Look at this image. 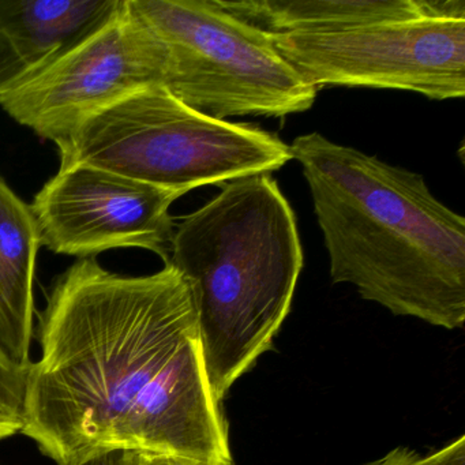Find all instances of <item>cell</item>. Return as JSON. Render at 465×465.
<instances>
[{
  "mask_svg": "<svg viewBox=\"0 0 465 465\" xmlns=\"http://www.w3.org/2000/svg\"><path fill=\"white\" fill-rule=\"evenodd\" d=\"M21 432L58 465L105 449L232 465L186 280L122 276L94 258L56 279L40 315Z\"/></svg>",
  "mask_w": 465,
  "mask_h": 465,
  "instance_id": "cell-1",
  "label": "cell"
},
{
  "mask_svg": "<svg viewBox=\"0 0 465 465\" xmlns=\"http://www.w3.org/2000/svg\"><path fill=\"white\" fill-rule=\"evenodd\" d=\"M31 74L9 40L0 34V96Z\"/></svg>",
  "mask_w": 465,
  "mask_h": 465,
  "instance_id": "cell-14",
  "label": "cell"
},
{
  "mask_svg": "<svg viewBox=\"0 0 465 465\" xmlns=\"http://www.w3.org/2000/svg\"><path fill=\"white\" fill-rule=\"evenodd\" d=\"M181 193L84 164H61L31 208L42 246L55 254L94 258L138 247L170 258L175 222L170 208Z\"/></svg>",
  "mask_w": 465,
  "mask_h": 465,
  "instance_id": "cell-8",
  "label": "cell"
},
{
  "mask_svg": "<svg viewBox=\"0 0 465 465\" xmlns=\"http://www.w3.org/2000/svg\"><path fill=\"white\" fill-rule=\"evenodd\" d=\"M361 465H465V435H460L445 448L429 454L396 448L381 459Z\"/></svg>",
  "mask_w": 465,
  "mask_h": 465,
  "instance_id": "cell-13",
  "label": "cell"
},
{
  "mask_svg": "<svg viewBox=\"0 0 465 465\" xmlns=\"http://www.w3.org/2000/svg\"><path fill=\"white\" fill-rule=\"evenodd\" d=\"M222 9L272 35H322L421 17L465 20L462 0H216Z\"/></svg>",
  "mask_w": 465,
  "mask_h": 465,
  "instance_id": "cell-9",
  "label": "cell"
},
{
  "mask_svg": "<svg viewBox=\"0 0 465 465\" xmlns=\"http://www.w3.org/2000/svg\"><path fill=\"white\" fill-rule=\"evenodd\" d=\"M124 0H0V34L32 73L102 28Z\"/></svg>",
  "mask_w": 465,
  "mask_h": 465,
  "instance_id": "cell-11",
  "label": "cell"
},
{
  "mask_svg": "<svg viewBox=\"0 0 465 465\" xmlns=\"http://www.w3.org/2000/svg\"><path fill=\"white\" fill-rule=\"evenodd\" d=\"M133 465H208L190 457L160 451H134Z\"/></svg>",
  "mask_w": 465,
  "mask_h": 465,
  "instance_id": "cell-16",
  "label": "cell"
},
{
  "mask_svg": "<svg viewBox=\"0 0 465 465\" xmlns=\"http://www.w3.org/2000/svg\"><path fill=\"white\" fill-rule=\"evenodd\" d=\"M280 55L315 89L366 86L465 96V20L421 17L322 35H272Z\"/></svg>",
  "mask_w": 465,
  "mask_h": 465,
  "instance_id": "cell-7",
  "label": "cell"
},
{
  "mask_svg": "<svg viewBox=\"0 0 465 465\" xmlns=\"http://www.w3.org/2000/svg\"><path fill=\"white\" fill-rule=\"evenodd\" d=\"M164 43L124 0L94 35L0 96V105L43 140L61 145L86 121L137 92L164 86Z\"/></svg>",
  "mask_w": 465,
  "mask_h": 465,
  "instance_id": "cell-6",
  "label": "cell"
},
{
  "mask_svg": "<svg viewBox=\"0 0 465 465\" xmlns=\"http://www.w3.org/2000/svg\"><path fill=\"white\" fill-rule=\"evenodd\" d=\"M309 184L331 282L440 328L465 322V219L423 176L320 133L290 145Z\"/></svg>",
  "mask_w": 465,
  "mask_h": 465,
  "instance_id": "cell-2",
  "label": "cell"
},
{
  "mask_svg": "<svg viewBox=\"0 0 465 465\" xmlns=\"http://www.w3.org/2000/svg\"><path fill=\"white\" fill-rule=\"evenodd\" d=\"M168 51L164 88L193 110L284 118L310 110L317 89L274 48L271 34L216 0H127Z\"/></svg>",
  "mask_w": 465,
  "mask_h": 465,
  "instance_id": "cell-5",
  "label": "cell"
},
{
  "mask_svg": "<svg viewBox=\"0 0 465 465\" xmlns=\"http://www.w3.org/2000/svg\"><path fill=\"white\" fill-rule=\"evenodd\" d=\"M42 246L31 205L0 176V351L29 369L34 337L35 277Z\"/></svg>",
  "mask_w": 465,
  "mask_h": 465,
  "instance_id": "cell-10",
  "label": "cell"
},
{
  "mask_svg": "<svg viewBox=\"0 0 465 465\" xmlns=\"http://www.w3.org/2000/svg\"><path fill=\"white\" fill-rule=\"evenodd\" d=\"M62 164L111 171L186 194L280 170L290 145L255 124L193 110L164 86L137 92L86 121L58 146Z\"/></svg>",
  "mask_w": 465,
  "mask_h": 465,
  "instance_id": "cell-4",
  "label": "cell"
},
{
  "mask_svg": "<svg viewBox=\"0 0 465 465\" xmlns=\"http://www.w3.org/2000/svg\"><path fill=\"white\" fill-rule=\"evenodd\" d=\"M303 261L295 212L269 173L227 182L175 225L164 265L189 285L217 401L271 350Z\"/></svg>",
  "mask_w": 465,
  "mask_h": 465,
  "instance_id": "cell-3",
  "label": "cell"
},
{
  "mask_svg": "<svg viewBox=\"0 0 465 465\" xmlns=\"http://www.w3.org/2000/svg\"><path fill=\"white\" fill-rule=\"evenodd\" d=\"M28 370L15 366L0 351V440L23 430Z\"/></svg>",
  "mask_w": 465,
  "mask_h": 465,
  "instance_id": "cell-12",
  "label": "cell"
},
{
  "mask_svg": "<svg viewBox=\"0 0 465 465\" xmlns=\"http://www.w3.org/2000/svg\"><path fill=\"white\" fill-rule=\"evenodd\" d=\"M134 451L124 449H105L81 457L72 465H133Z\"/></svg>",
  "mask_w": 465,
  "mask_h": 465,
  "instance_id": "cell-15",
  "label": "cell"
}]
</instances>
